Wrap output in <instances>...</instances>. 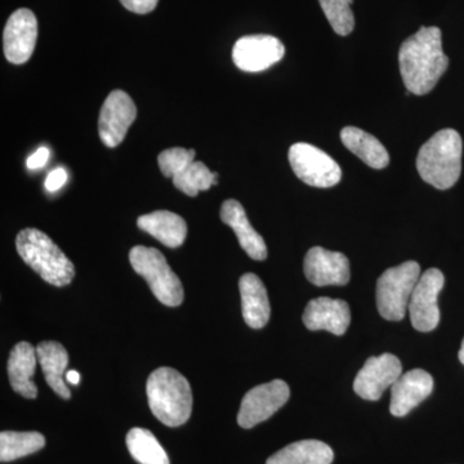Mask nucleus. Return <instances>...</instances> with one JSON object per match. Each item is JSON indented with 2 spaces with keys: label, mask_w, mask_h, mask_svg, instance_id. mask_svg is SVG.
I'll return each mask as SVG.
<instances>
[{
  "label": "nucleus",
  "mask_w": 464,
  "mask_h": 464,
  "mask_svg": "<svg viewBox=\"0 0 464 464\" xmlns=\"http://www.w3.org/2000/svg\"><path fill=\"white\" fill-rule=\"evenodd\" d=\"M288 158L293 172L308 186L328 188L341 181L342 169L337 161L316 146L295 143L289 149Z\"/></svg>",
  "instance_id": "0eeeda50"
},
{
  "label": "nucleus",
  "mask_w": 464,
  "mask_h": 464,
  "mask_svg": "<svg viewBox=\"0 0 464 464\" xmlns=\"http://www.w3.org/2000/svg\"><path fill=\"white\" fill-rule=\"evenodd\" d=\"M399 65L406 91L417 96L430 93L449 66L442 51L441 30L422 26L405 39L399 51Z\"/></svg>",
  "instance_id": "f257e3e1"
},
{
  "label": "nucleus",
  "mask_w": 464,
  "mask_h": 464,
  "mask_svg": "<svg viewBox=\"0 0 464 464\" xmlns=\"http://www.w3.org/2000/svg\"><path fill=\"white\" fill-rule=\"evenodd\" d=\"M48 159H50V149L42 146V148L36 150V151L27 159L26 167L29 168L30 170L39 169V168H43L47 164Z\"/></svg>",
  "instance_id": "7c9ffc66"
},
{
  "label": "nucleus",
  "mask_w": 464,
  "mask_h": 464,
  "mask_svg": "<svg viewBox=\"0 0 464 464\" xmlns=\"http://www.w3.org/2000/svg\"><path fill=\"white\" fill-rule=\"evenodd\" d=\"M36 350L29 342H20L12 348L8 359V378L14 392L20 393L25 399H36L38 389L34 383L35 374Z\"/></svg>",
  "instance_id": "a211bd4d"
},
{
  "label": "nucleus",
  "mask_w": 464,
  "mask_h": 464,
  "mask_svg": "<svg viewBox=\"0 0 464 464\" xmlns=\"http://www.w3.org/2000/svg\"><path fill=\"white\" fill-rule=\"evenodd\" d=\"M45 439L39 432L3 431L0 433V460L12 462L44 448Z\"/></svg>",
  "instance_id": "393cba45"
},
{
  "label": "nucleus",
  "mask_w": 464,
  "mask_h": 464,
  "mask_svg": "<svg viewBox=\"0 0 464 464\" xmlns=\"http://www.w3.org/2000/svg\"><path fill=\"white\" fill-rule=\"evenodd\" d=\"M16 248L24 262L51 285H69L74 279V265L44 232L36 228L18 232Z\"/></svg>",
  "instance_id": "20e7f679"
},
{
  "label": "nucleus",
  "mask_w": 464,
  "mask_h": 464,
  "mask_svg": "<svg viewBox=\"0 0 464 464\" xmlns=\"http://www.w3.org/2000/svg\"><path fill=\"white\" fill-rule=\"evenodd\" d=\"M332 448L319 440L293 442L268 458L266 464H332Z\"/></svg>",
  "instance_id": "5701e85b"
},
{
  "label": "nucleus",
  "mask_w": 464,
  "mask_h": 464,
  "mask_svg": "<svg viewBox=\"0 0 464 464\" xmlns=\"http://www.w3.org/2000/svg\"><path fill=\"white\" fill-rule=\"evenodd\" d=\"M458 356H459V362L464 365V340L462 342V347H460L459 355Z\"/></svg>",
  "instance_id": "473e14b6"
},
{
  "label": "nucleus",
  "mask_w": 464,
  "mask_h": 464,
  "mask_svg": "<svg viewBox=\"0 0 464 464\" xmlns=\"http://www.w3.org/2000/svg\"><path fill=\"white\" fill-rule=\"evenodd\" d=\"M401 362L392 353L369 357L353 382V390L360 398L377 401L384 391L391 389L401 377Z\"/></svg>",
  "instance_id": "f8f14e48"
},
{
  "label": "nucleus",
  "mask_w": 464,
  "mask_h": 464,
  "mask_svg": "<svg viewBox=\"0 0 464 464\" xmlns=\"http://www.w3.org/2000/svg\"><path fill=\"white\" fill-rule=\"evenodd\" d=\"M444 284V274L439 268H430L420 275L408 307L411 324L417 331L431 332L439 325L438 298Z\"/></svg>",
  "instance_id": "1a4fd4ad"
},
{
  "label": "nucleus",
  "mask_w": 464,
  "mask_h": 464,
  "mask_svg": "<svg viewBox=\"0 0 464 464\" xmlns=\"http://www.w3.org/2000/svg\"><path fill=\"white\" fill-rule=\"evenodd\" d=\"M136 116L137 108L130 94L121 90L112 91L100 112L99 133L103 145L110 149L121 145Z\"/></svg>",
  "instance_id": "9d476101"
},
{
  "label": "nucleus",
  "mask_w": 464,
  "mask_h": 464,
  "mask_svg": "<svg viewBox=\"0 0 464 464\" xmlns=\"http://www.w3.org/2000/svg\"><path fill=\"white\" fill-rule=\"evenodd\" d=\"M39 364L48 386L51 387L60 398L69 400L72 398L69 387L63 380L67 365H69V353L63 344L58 342L45 341L36 347Z\"/></svg>",
  "instance_id": "412c9836"
},
{
  "label": "nucleus",
  "mask_w": 464,
  "mask_h": 464,
  "mask_svg": "<svg viewBox=\"0 0 464 464\" xmlns=\"http://www.w3.org/2000/svg\"><path fill=\"white\" fill-rule=\"evenodd\" d=\"M146 392L150 409L161 423L168 427H179L190 420V383L176 369L159 368L152 372L148 380Z\"/></svg>",
  "instance_id": "7ed1b4c3"
},
{
  "label": "nucleus",
  "mask_w": 464,
  "mask_h": 464,
  "mask_svg": "<svg viewBox=\"0 0 464 464\" xmlns=\"http://www.w3.org/2000/svg\"><path fill=\"white\" fill-rule=\"evenodd\" d=\"M420 277L418 262H404L389 268L377 282V307L381 316L390 322L404 319L411 293Z\"/></svg>",
  "instance_id": "423d86ee"
},
{
  "label": "nucleus",
  "mask_w": 464,
  "mask_h": 464,
  "mask_svg": "<svg viewBox=\"0 0 464 464\" xmlns=\"http://www.w3.org/2000/svg\"><path fill=\"white\" fill-rule=\"evenodd\" d=\"M289 398V386L282 380L259 384L244 396L237 414V423L243 429H253L273 417L286 404Z\"/></svg>",
  "instance_id": "6e6552de"
},
{
  "label": "nucleus",
  "mask_w": 464,
  "mask_h": 464,
  "mask_svg": "<svg viewBox=\"0 0 464 464\" xmlns=\"http://www.w3.org/2000/svg\"><path fill=\"white\" fill-rule=\"evenodd\" d=\"M239 289L244 320L250 328H264L271 315L270 301L264 283L257 275L246 274L240 277Z\"/></svg>",
  "instance_id": "6ab92c4d"
},
{
  "label": "nucleus",
  "mask_w": 464,
  "mask_h": 464,
  "mask_svg": "<svg viewBox=\"0 0 464 464\" xmlns=\"http://www.w3.org/2000/svg\"><path fill=\"white\" fill-rule=\"evenodd\" d=\"M304 270L308 282L316 286H343L350 282V262L346 256L322 246L308 250Z\"/></svg>",
  "instance_id": "4468645a"
},
{
  "label": "nucleus",
  "mask_w": 464,
  "mask_h": 464,
  "mask_svg": "<svg viewBox=\"0 0 464 464\" xmlns=\"http://www.w3.org/2000/svg\"><path fill=\"white\" fill-rule=\"evenodd\" d=\"M142 231L154 237L168 248H179L185 243L188 225L181 216L169 210H157L137 219Z\"/></svg>",
  "instance_id": "aec40b11"
},
{
  "label": "nucleus",
  "mask_w": 464,
  "mask_h": 464,
  "mask_svg": "<svg viewBox=\"0 0 464 464\" xmlns=\"http://www.w3.org/2000/svg\"><path fill=\"white\" fill-rule=\"evenodd\" d=\"M66 380L69 383L79 384V381H81V374L76 371L67 372Z\"/></svg>",
  "instance_id": "2f4dec72"
},
{
  "label": "nucleus",
  "mask_w": 464,
  "mask_h": 464,
  "mask_svg": "<svg viewBox=\"0 0 464 464\" xmlns=\"http://www.w3.org/2000/svg\"><path fill=\"white\" fill-rule=\"evenodd\" d=\"M38 39V20L30 9L20 8L8 18L3 33L5 56L14 65H23L33 56Z\"/></svg>",
  "instance_id": "ddd939ff"
},
{
  "label": "nucleus",
  "mask_w": 464,
  "mask_h": 464,
  "mask_svg": "<svg viewBox=\"0 0 464 464\" xmlns=\"http://www.w3.org/2000/svg\"><path fill=\"white\" fill-rule=\"evenodd\" d=\"M462 137L457 130H439L418 152V173L433 188L448 190L462 173Z\"/></svg>",
  "instance_id": "f03ea898"
},
{
  "label": "nucleus",
  "mask_w": 464,
  "mask_h": 464,
  "mask_svg": "<svg viewBox=\"0 0 464 464\" xmlns=\"http://www.w3.org/2000/svg\"><path fill=\"white\" fill-rule=\"evenodd\" d=\"M342 143L353 155L374 169H383L390 164L386 148L374 136L356 127H346L341 130Z\"/></svg>",
  "instance_id": "4be33fe9"
},
{
  "label": "nucleus",
  "mask_w": 464,
  "mask_h": 464,
  "mask_svg": "<svg viewBox=\"0 0 464 464\" xmlns=\"http://www.w3.org/2000/svg\"><path fill=\"white\" fill-rule=\"evenodd\" d=\"M67 181V173L63 168H57L48 174L45 179V188L50 192H56L65 185Z\"/></svg>",
  "instance_id": "c756f323"
},
{
  "label": "nucleus",
  "mask_w": 464,
  "mask_h": 464,
  "mask_svg": "<svg viewBox=\"0 0 464 464\" xmlns=\"http://www.w3.org/2000/svg\"><path fill=\"white\" fill-rule=\"evenodd\" d=\"M127 448L140 464H170L166 450L149 430L140 427L130 430L127 435Z\"/></svg>",
  "instance_id": "b1692460"
},
{
  "label": "nucleus",
  "mask_w": 464,
  "mask_h": 464,
  "mask_svg": "<svg viewBox=\"0 0 464 464\" xmlns=\"http://www.w3.org/2000/svg\"><path fill=\"white\" fill-rule=\"evenodd\" d=\"M130 261L133 270L148 282L158 301L169 307L182 304L185 295L181 280L173 273L160 250L136 246L130 250Z\"/></svg>",
  "instance_id": "39448f33"
},
{
  "label": "nucleus",
  "mask_w": 464,
  "mask_h": 464,
  "mask_svg": "<svg viewBox=\"0 0 464 464\" xmlns=\"http://www.w3.org/2000/svg\"><path fill=\"white\" fill-rule=\"evenodd\" d=\"M159 0H121V5H124L128 11L133 14H146L154 11L158 5Z\"/></svg>",
  "instance_id": "c85d7f7f"
},
{
  "label": "nucleus",
  "mask_w": 464,
  "mask_h": 464,
  "mask_svg": "<svg viewBox=\"0 0 464 464\" xmlns=\"http://www.w3.org/2000/svg\"><path fill=\"white\" fill-rule=\"evenodd\" d=\"M195 150L183 148H172L164 150L159 154L158 164L161 173L170 179L183 169H186L191 163H194Z\"/></svg>",
  "instance_id": "cd10ccee"
},
{
  "label": "nucleus",
  "mask_w": 464,
  "mask_h": 464,
  "mask_svg": "<svg viewBox=\"0 0 464 464\" xmlns=\"http://www.w3.org/2000/svg\"><path fill=\"white\" fill-rule=\"evenodd\" d=\"M433 378L422 369L406 372L391 387V414L405 417L431 395Z\"/></svg>",
  "instance_id": "2eb2a0df"
},
{
  "label": "nucleus",
  "mask_w": 464,
  "mask_h": 464,
  "mask_svg": "<svg viewBox=\"0 0 464 464\" xmlns=\"http://www.w3.org/2000/svg\"><path fill=\"white\" fill-rule=\"evenodd\" d=\"M350 322V307L343 299L315 298L308 302L304 308V324L310 331H326L343 335Z\"/></svg>",
  "instance_id": "dca6fc26"
},
{
  "label": "nucleus",
  "mask_w": 464,
  "mask_h": 464,
  "mask_svg": "<svg viewBox=\"0 0 464 464\" xmlns=\"http://www.w3.org/2000/svg\"><path fill=\"white\" fill-rule=\"evenodd\" d=\"M285 54V47L271 35L243 36L232 48L235 65L246 72H259L270 69Z\"/></svg>",
  "instance_id": "9b49d317"
},
{
  "label": "nucleus",
  "mask_w": 464,
  "mask_h": 464,
  "mask_svg": "<svg viewBox=\"0 0 464 464\" xmlns=\"http://www.w3.org/2000/svg\"><path fill=\"white\" fill-rule=\"evenodd\" d=\"M221 219L237 234L241 248L246 250L250 258L256 261H265L267 258V246L264 237L250 225L246 209L239 201L226 200L221 208Z\"/></svg>",
  "instance_id": "f3484780"
},
{
  "label": "nucleus",
  "mask_w": 464,
  "mask_h": 464,
  "mask_svg": "<svg viewBox=\"0 0 464 464\" xmlns=\"http://www.w3.org/2000/svg\"><path fill=\"white\" fill-rule=\"evenodd\" d=\"M320 5L326 20L329 21L335 34L341 36H347L353 33L355 27V16H353V0H319Z\"/></svg>",
  "instance_id": "bb28decb"
},
{
  "label": "nucleus",
  "mask_w": 464,
  "mask_h": 464,
  "mask_svg": "<svg viewBox=\"0 0 464 464\" xmlns=\"http://www.w3.org/2000/svg\"><path fill=\"white\" fill-rule=\"evenodd\" d=\"M218 173H212L206 164L201 161H194L182 172L173 177V185L188 197H197L200 191L209 190L217 185Z\"/></svg>",
  "instance_id": "a878e982"
}]
</instances>
